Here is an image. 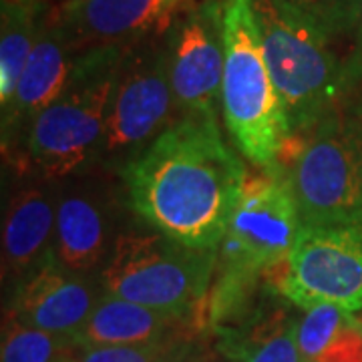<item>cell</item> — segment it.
<instances>
[{"label": "cell", "mask_w": 362, "mask_h": 362, "mask_svg": "<svg viewBox=\"0 0 362 362\" xmlns=\"http://www.w3.org/2000/svg\"><path fill=\"white\" fill-rule=\"evenodd\" d=\"M117 175L137 220L195 250H220L247 181L209 115L177 117Z\"/></svg>", "instance_id": "6da1fadb"}, {"label": "cell", "mask_w": 362, "mask_h": 362, "mask_svg": "<svg viewBox=\"0 0 362 362\" xmlns=\"http://www.w3.org/2000/svg\"><path fill=\"white\" fill-rule=\"evenodd\" d=\"M131 49L78 52L65 89L28 131L18 168L52 183L97 169L111 93Z\"/></svg>", "instance_id": "7a4b0ae2"}, {"label": "cell", "mask_w": 362, "mask_h": 362, "mask_svg": "<svg viewBox=\"0 0 362 362\" xmlns=\"http://www.w3.org/2000/svg\"><path fill=\"white\" fill-rule=\"evenodd\" d=\"M218 250L187 247L141 220L123 223L99 272L105 294L187 318L204 328Z\"/></svg>", "instance_id": "3957f363"}, {"label": "cell", "mask_w": 362, "mask_h": 362, "mask_svg": "<svg viewBox=\"0 0 362 362\" xmlns=\"http://www.w3.org/2000/svg\"><path fill=\"white\" fill-rule=\"evenodd\" d=\"M221 115L230 139L259 171H280L290 141L252 0H223Z\"/></svg>", "instance_id": "277c9868"}, {"label": "cell", "mask_w": 362, "mask_h": 362, "mask_svg": "<svg viewBox=\"0 0 362 362\" xmlns=\"http://www.w3.org/2000/svg\"><path fill=\"white\" fill-rule=\"evenodd\" d=\"M252 6L272 81L284 107L290 141H294L349 97L344 59L330 40L282 2L252 0Z\"/></svg>", "instance_id": "5b68a950"}, {"label": "cell", "mask_w": 362, "mask_h": 362, "mask_svg": "<svg viewBox=\"0 0 362 362\" xmlns=\"http://www.w3.org/2000/svg\"><path fill=\"white\" fill-rule=\"evenodd\" d=\"M282 168L304 226H362V141L342 105L286 145Z\"/></svg>", "instance_id": "8992f818"}, {"label": "cell", "mask_w": 362, "mask_h": 362, "mask_svg": "<svg viewBox=\"0 0 362 362\" xmlns=\"http://www.w3.org/2000/svg\"><path fill=\"white\" fill-rule=\"evenodd\" d=\"M177 119L169 83L165 39L135 45L119 69L111 93L97 169L117 175Z\"/></svg>", "instance_id": "52a82bcc"}, {"label": "cell", "mask_w": 362, "mask_h": 362, "mask_svg": "<svg viewBox=\"0 0 362 362\" xmlns=\"http://www.w3.org/2000/svg\"><path fill=\"white\" fill-rule=\"evenodd\" d=\"M302 228L304 221L284 168L250 177L218 250L216 274L268 276L292 254Z\"/></svg>", "instance_id": "ba28073f"}, {"label": "cell", "mask_w": 362, "mask_h": 362, "mask_svg": "<svg viewBox=\"0 0 362 362\" xmlns=\"http://www.w3.org/2000/svg\"><path fill=\"white\" fill-rule=\"evenodd\" d=\"M272 286L300 310L320 304L362 312V226H304Z\"/></svg>", "instance_id": "9c48e42d"}, {"label": "cell", "mask_w": 362, "mask_h": 362, "mask_svg": "<svg viewBox=\"0 0 362 362\" xmlns=\"http://www.w3.org/2000/svg\"><path fill=\"white\" fill-rule=\"evenodd\" d=\"M165 52L177 117H218L226 61L223 0H192L168 26Z\"/></svg>", "instance_id": "30bf717a"}, {"label": "cell", "mask_w": 362, "mask_h": 362, "mask_svg": "<svg viewBox=\"0 0 362 362\" xmlns=\"http://www.w3.org/2000/svg\"><path fill=\"white\" fill-rule=\"evenodd\" d=\"M125 195L95 171L59 181L54 258L69 272L99 276L123 223Z\"/></svg>", "instance_id": "8fae6325"}, {"label": "cell", "mask_w": 362, "mask_h": 362, "mask_svg": "<svg viewBox=\"0 0 362 362\" xmlns=\"http://www.w3.org/2000/svg\"><path fill=\"white\" fill-rule=\"evenodd\" d=\"M192 0H63L51 11L73 51L135 47L168 30Z\"/></svg>", "instance_id": "7c38bea8"}, {"label": "cell", "mask_w": 362, "mask_h": 362, "mask_svg": "<svg viewBox=\"0 0 362 362\" xmlns=\"http://www.w3.org/2000/svg\"><path fill=\"white\" fill-rule=\"evenodd\" d=\"M77 52L69 45L65 33L49 18L45 21L37 45L26 61L13 97L2 105L0 135L2 153L11 163H18L26 135L37 117L61 95L75 69Z\"/></svg>", "instance_id": "4fadbf2b"}, {"label": "cell", "mask_w": 362, "mask_h": 362, "mask_svg": "<svg viewBox=\"0 0 362 362\" xmlns=\"http://www.w3.org/2000/svg\"><path fill=\"white\" fill-rule=\"evenodd\" d=\"M103 288L99 276H83L49 259L11 290L6 314L18 322L75 340Z\"/></svg>", "instance_id": "5bb4252c"}, {"label": "cell", "mask_w": 362, "mask_h": 362, "mask_svg": "<svg viewBox=\"0 0 362 362\" xmlns=\"http://www.w3.org/2000/svg\"><path fill=\"white\" fill-rule=\"evenodd\" d=\"M59 183L30 177L8 199L2 220V284L8 288L54 258Z\"/></svg>", "instance_id": "9a60e30c"}, {"label": "cell", "mask_w": 362, "mask_h": 362, "mask_svg": "<svg viewBox=\"0 0 362 362\" xmlns=\"http://www.w3.org/2000/svg\"><path fill=\"white\" fill-rule=\"evenodd\" d=\"M300 308L268 280L256 300L233 322L211 332L228 362H306L298 349Z\"/></svg>", "instance_id": "2e32d148"}, {"label": "cell", "mask_w": 362, "mask_h": 362, "mask_svg": "<svg viewBox=\"0 0 362 362\" xmlns=\"http://www.w3.org/2000/svg\"><path fill=\"white\" fill-rule=\"evenodd\" d=\"M197 324L169 312H159L123 298H99L87 322L77 332L78 346H125L151 344L171 338L192 337Z\"/></svg>", "instance_id": "e0dca14e"}, {"label": "cell", "mask_w": 362, "mask_h": 362, "mask_svg": "<svg viewBox=\"0 0 362 362\" xmlns=\"http://www.w3.org/2000/svg\"><path fill=\"white\" fill-rule=\"evenodd\" d=\"M51 11L49 0H0V105L13 97Z\"/></svg>", "instance_id": "ac0fdd59"}, {"label": "cell", "mask_w": 362, "mask_h": 362, "mask_svg": "<svg viewBox=\"0 0 362 362\" xmlns=\"http://www.w3.org/2000/svg\"><path fill=\"white\" fill-rule=\"evenodd\" d=\"M77 346L73 338L33 328L4 314L0 362H65Z\"/></svg>", "instance_id": "d6986e66"}, {"label": "cell", "mask_w": 362, "mask_h": 362, "mask_svg": "<svg viewBox=\"0 0 362 362\" xmlns=\"http://www.w3.org/2000/svg\"><path fill=\"white\" fill-rule=\"evenodd\" d=\"M290 13L318 30L332 45L352 39L361 16L362 0H278Z\"/></svg>", "instance_id": "ffe728a7"}, {"label": "cell", "mask_w": 362, "mask_h": 362, "mask_svg": "<svg viewBox=\"0 0 362 362\" xmlns=\"http://www.w3.org/2000/svg\"><path fill=\"white\" fill-rule=\"evenodd\" d=\"M352 312L342 310L337 306L320 304L308 310H300L298 318V349L304 361L316 362L328 346V342L337 334V330L344 324Z\"/></svg>", "instance_id": "44dd1931"}, {"label": "cell", "mask_w": 362, "mask_h": 362, "mask_svg": "<svg viewBox=\"0 0 362 362\" xmlns=\"http://www.w3.org/2000/svg\"><path fill=\"white\" fill-rule=\"evenodd\" d=\"M192 340V337H181L151 344L77 346L65 362H163L180 349L187 346Z\"/></svg>", "instance_id": "7402d4cb"}, {"label": "cell", "mask_w": 362, "mask_h": 362, "mask_svg": "<svg viewBox=\"0 0 362 362\" xmlns=\"http://www.w3.org/2000/svg\"><path fill=\"white\" fill-rule=\"evenodd\" d=\"M316 362H362V322L356 314H349Z\"/></svg>", "instance_id": "603a6c76"}, {"label": "cell", "mask_w": 362, "mask_h": 362, "mask_svg": "<svg viewBox=\"0 0 362 362\" xmlns=\"http://www.w3.org/2000/svg\"><path fill=\"white\" fill-rule=\"evenodd\" d=\"M344 71H346V81H349V89H356L362 85V6L358 23L352 35V45L350 51L344 59Z\"/></svg>", "instance_id": "cb8c5ba5"}, {"label": "cell", "mask_w": 362, "mask_h": 362, "mask_svg": "<svg viewBox=\"0 0 362 362\" xmlns=\"http://www.w3.org/2000/svg\"><path fill=\"white\" fill-rule=\"evenodd\" d=\"M342 107H344V113H346L350 123H352V127L358 133V137H361L362 141V85L350 90L349 97L342 103Z\"/></svg>", "instance_id": "d4e9b609"}, {"label": "cell", "mask_w": 362, "mask_h": 362, "mask_svg": "<svg viewBox=\"0 0 362 362\" xmlns=\"http://www.w3.org/2000/svg\"><path fill=\"white\" fill-rule=\"evenodd\" d=\"M195 354V349H194V342H189L187 346H183V349H180L175 354H171L169 358H165L163 362H187L192 356Z\"/></svg>", "instance_id": "484cf974"}, {"label": "cell", "mask_w": 362, "mask_h": 362, "mask_svg": "<svg viewBox=\"0 0 362 362\" xmlns=\"http://www.w3.org/2000/svg\"><path fill=\"white\" fill-rule=\"evenodd\" d=\"M187 362H209V361H204V358H199L197 354H194V356H192V358H189Z\"/></svg>", "instance_id": "4316f807"}, {"label": "cell", "mask_w": 362, "mask_h": 362, "mask_svg": "<svg viewBox=\"0 0 362 362\" xmlns=\"http://www.w3.org/2000/svg\"><path fill=\"white\" fill-rule=\"evenodd\" d=\"M356 316H358V320H361V322H362V312H358V314H356Z\"/></svg>", "instance_id": "83f0119b"}]
</instances>
